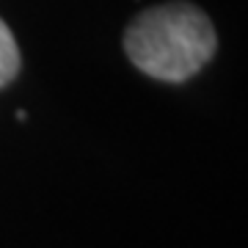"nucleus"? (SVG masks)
Wrapping results in <instances>:
<instances>
[{
  "instance_id": "1",
  "label": "nucleus",
  "mask_w": 248,
  "mask_h": 248,
  "mask_svg": "<svg viewBox=\"0 0 248 248\" xmlns=\"http://www.w3.org/2000/svg\"><path fill=\"white\" fill-rule=\"evenodd\" d=\"M218 39L210 17L190 3L143 11L124 31L127 58L155 80L185 83L213 58Z\"/></svg>"
},
{
  "instance_id": "2",
  "label": "nucleus",
  "mask_w": 248,
  "mask_h": 248,
  "mask_svg": "<svg viewBox=\"0 0 248 248\" xmlns=\"http://www.w3.org/2000/svg\"><path fill=\"white\" fill-rule=\"evenodd\" d=\"M19 72V47L11 28L0 19V89L9 86Z\"/></svg>"
}]
</instances>
